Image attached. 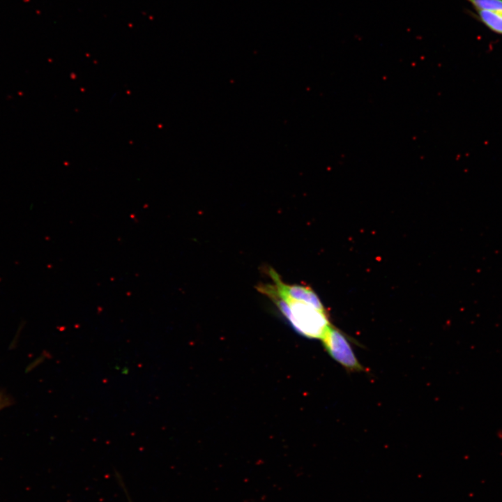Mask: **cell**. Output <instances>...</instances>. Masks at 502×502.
Instances as JSON below:
<instances>
[{"label": "cell", "instance_id": "obj_1", "mask_svg": "<svg viewBox=\"0 0 502 502\" xmlns=\"http://www.w3.org/2000/svg\"><path fill=\"white\" fill-rule=\"evenodd\" d=\"M275 289L269 288L265 295L275 303L294 328L307 337L321 340L330 326L325 311L304 302L282 297Z\"/></svg>", "mask_w": 502, "mask_h": 502}, {"label": "cell", "instance_id": "obj_2", "mask_svg": "<svg viewBox=\"0 0 502 502\" xmlns=\"http://www.w3.org/2000/svg\"><path fill=\"white\" fill-rule=\"evenodd\" d=\"M328 354L347 370L352 372L363 370L346 335L331 325L321 338Z\"/></svg>", "mask_w": 502, "mask_h": 502}, {"label": "cell", "instance_id": "obj_3", "mask_svg": "<svg viewBox=\"0 0 502 502\" xmlns=\"http://www.w3.org/2000/svg\"><path fill=\"white\" fill-rule=\"evenodd\" d=\"M269 274L274 282L277 292L280 296L294 301L304 302L320 310H324L320 299L310 287L298 284L291 285L285 284L282 281L277 273L272 268L270 269Z\"/></svg>", "mask_w": 502, "mask_h": 502}, {"label": "cell", "instance_id": "obj_4", "mask_svg": "<svg viewBox=\"0 0 502 502\" xmlns=\"http://www.w3.org/2000/svg\"><path fill=\"white\" fill-rule=\"evenodd\" d=\"M480 21L491 31L502 34V11L476 10Z\"/></svg>", "mask_w": 502, "mask_h": 502}, {"label": "cell", "instance_id": "obj_5", "mask_svg": "<svg viewBox=\"0 0 502 502\" xmlns=\"http://www.w3.org/2000/svg\"><path fill=\"white\" fill-rule=\"evenodd\" d=\"M476 10L502 11V0H466Z\"/></svg>", "mask_w": 502, "mask_h": 502}, {"label": "cell", "instance_id": "obj_6", "mask_svg": "<svg viewBox=\"0 0 502 502\" xmlns=\"http://www.w3.org/2000/svg\"><path fill=\"white\" fill-rule=\"evenodd\" d=\"M2 402H3V401L0 399V407L2 406H3V404H1Z\"/></svg>", "mask_w": 502, "mask_h": 502}, {"label": "cell", "instance_id": "obj_7", "mask_svg": "<svg viewBox=\"0 0 502 502\" xmlns=\"http://www.w3.org/2000/svg\"><path fill=\"white\" fill-rule=\"evenodd\" d=\"M129 499V498H128ZM129 502H132V501L129 499Z\"/></svg>", "mask_w": 502, "mask_h": 502}]
</instances>
